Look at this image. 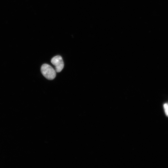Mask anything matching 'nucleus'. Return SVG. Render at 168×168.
<instances>
[{"label": "nucleus", "instance_id": "f257e3e1", "mask_svg": "<svg viewBox=\"0 0 168 168\" xmlns=\"http://www.w3.org/2000/svg\"><path fill=\"white\" fill-rule=\"evenodd\" d=\"M41 70L43 76L47 79L52 80L55 78L56 71L51 66L44 64L41 66Z\"/></svg>", "mask_w": 168, "mask_h": 168}, {"label": "nucleus", "instance_id": "f03ea898", "mask_svg": "<svg viewBox=\"0 0 168 168\" xmlns=\"http://www.w3.org/2000/svg\"><path fill=\"white\" fill-rule=\"evenodd\" d=\"M51 62L55 67L56 72L59 73L63 69L64 64L61 56L60 55L55 56L52 59Z\"/></svg>", "mask_w": 168, "mask_h": 168}, {"label": "nucleus", "instance_id": "7ed1b4c3", "mask_svg": "<svg viewBox=\"0 0 168 168\" xmlns=\"http://www.w3.org/2000/svg\"><path fill=\"white\" fill-rule=\"evenodd\" d=\"M164 108L165 113L166 116L168 117V104L166 103L164 105Z\"/></svg>", "mask_w": 168, "mask_h": 168}, {"label": "nucleus", "instance_id": "20e7f679", "mask_svg": "<svg viewBox=\"0 0 168 168\" xmlns=\"http://www.w3.org/2000/svg\"></svg>", "mask_w": 168, "mask_h": 168}]
</instances>
